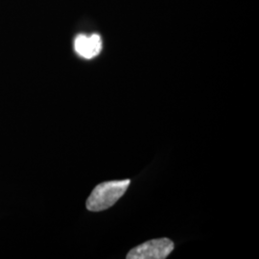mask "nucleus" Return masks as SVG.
I'll return each instance as SVG.
<instances>
[{
    "label": "nucleus",
    "mask_w": 259,
    "mask_h": 259,
    "mask_svg": "<svg viewBox=\"0 0 259 259\" xmlns=\"http://www.w3.org/2000/svg\"><path fill=\"white\" fill-rule=\"evenodd\" d=\"M75 51L83 58L93 59L102 50V39L94 34L90 37L79 35L74 42Z\"/></svg>",
    "instance_id": "3"
},
{
    "label": "nucleus",
    "mask_w": 259,
    "mask_h": 259,
    "mask_svg": "<svg viewBox=\"0 0 259 259\" xmlns=\"http://www.w3.org/2000/svg\"><path fill=\"white\" fill-rule=\"evenodd\" d=\"M173 250L174 243L170 239H153L130 250L127 259H164Z\"/></svg>",
    "instance_id": "2"
},
{
    "label": "nucleus",
    "mask_w": 259,
    "mask_h": 259,
    "mask_svg": "<svg viewBox=\"0 0 259 259\" xmlns=\"http://www.w3.org/2000/svg\"><path fill=\"white\" fill-rule=\"evenodd\" d=\"M131 181H112L97 185L87 200V208L90 211H103L115 204L128 189Z\"/></svg>",
    "instance_id": "1"
}]
</instances>
